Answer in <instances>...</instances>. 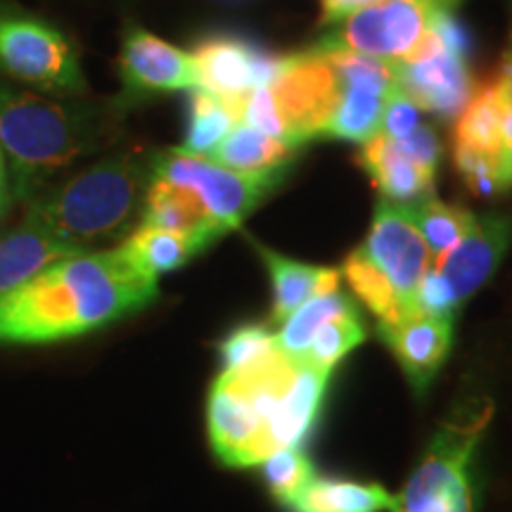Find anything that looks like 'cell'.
<instances>
[{"mask_svg":"<svg viewBox=\"0 0 512 512\" xmlns=\"http://www.w3.org/2000/svg\"><path fill=\"white\" fill-rule=\"evenodd\" d=\"M363 339H366V325H363L361 311H358L356 304L351 302L347 309H342L337 316H332L328 323L320 325V330L316 332V337L311 339L309 349H306V354L299 363H306V366L332 373V368H335L349 351H354Z\"/></svg>","mask_w":512,"mask_h":512,"instance_id":"obj_28","label":"cell"},{"mask_svg":"<svg viewBox=\"0 0 512 512\" xmlns=\"http://www.w3.org/2000/svg\"><path fill=\"white\" fill-rule=\"evenodd\" d=\"M396 145L406 152L408 157H413L415 162L427 166L430 171L439 169L441 162V140L432 126H427L425 121L415 128L408 138L396 140Z\"/></svg>","mask_w":512,"mask_h":512,"instance_id":"obj_37","label":"cell"},{"mask_svg":"<svg viewBox=\"0 0 512 512\" xmlns=\"http://www.w3.org/2000/svg\"><path fill=\"white\" fill-rule=\"evenodd\" d=\"M152 176L195 192L209 214L230 233L283 183L287 171L240 174L209 157L188 155L181 147H171L152 152Z\"/></svg>","mask_w":512,"mask_h":512,"instance_id":"obj_6","label":"cell"},{"mask_svg":"<svg viewBox=\"0 0 512 512\" xmlns=\"http://www.w3.org/2000/svg\"><path fill=\"white\" fill-rule=\"evenodd\" d=\"M287 143L302 147L323 138L339 100V76L332 57L316 46L285 55L271 83Z\"/></svg>","mask_w":512,"mask_h":512,"instance_id":"obj_7","label":"cell"},{"mask_svg":"<svg viewBox=\"0 0 512 512\" xmlns=\"http://www.w3.org/2000/svg\"><path fill=\"white\" fill-rule=\"evenodd\" d=\"M342 275L347 278L356 297L361 299V304H366V309L377 318V323H396V320L406 318L384 275L358 249L347 256Z\"/></svg>","mask_w":512,"mask_h":512,"instance_id":"obj_30","label":"cell"},{"mask_svg":"<svg viewBox=\"0 0 512 512\" xmlns=\"http://www.w3.org/2000/svg\"><path fill=\"white\" fill-rule=\"evenodd\" d=\"M512 242V216L484 214L451 252L432 261V271L444 285L448 304L458 311L472 294L494 278Z\"/></svg>","mask_w":512,"mask_h":512,"instance_id":"obj_14","label":"cell"},{"mask_svg":"<svg viewBox=\"0 0 512 512\" xmlns=\"http://www.w3.org/2000/svg\"><path fill=\"white\" fill-rule=\"evenodd\" d=\"M396 91H401L420 112H432L441 119H453L465 110L475 93L465 57L437 53L422 60L394 62Z\"/></svg>","mask_w":512,"mask_h":512,"instance_id":"obj_15","label":"cell"},{"mask_svg":"<svg viewBox=\"0 0 512 512\" xmlns=\"http://www.w3.org/2000/svg\"><path fill=\"white\" fill-rule=\"evenodd\" d=\"M207 427L211 448L228 467L261 465L275 453L266 422L256 413L245 389L226 373L211 384Z\"/></svg>","mask_w":512,"mask_h":512,"instance_id":"obj_12","label":"cell"},{"mask_svg":"<svg viewBox=\"0 0 512 512\" xmlns=\"http://www.w3.org/2000/svg\"><path fill=\"white\" fill-rule=\"evenodd\" d=\"M512 110V102L505 93L501 76L484 81L472 93L465 110L458 114L453 147L484 152V155H501L505 119Z\"/></svg>","mask_w":512,"mask_h":512,"instance_id":"obj_21","label":"cell"},{"mask_svg":"<svg viewBox=\"0 0 512 512\" xmlns=\"http://www.w3.org/2000/svg\"><path fill=\"white\" fill-rule=\"evenodd\" d=\"M159 278L121 247L67 256L0 294V344H50L105 328L150 306Z\"/></svg>","mask_w":512,"mask_h":512,"instance_id":"obj_1","label":"cell"},{"mask_svg":"<svg viewBox=\"0 0 512 512\" xmlns=\"http://www.w3.org/2000/svg\"><path fill=\"white\" fill-rule=\"evenodd\" d=\"M0 72L46 93L83 95L88 88L69 38L24 12H0Z\"/></svg>","mask_w":512,"mask_h":512,"instance_id":"obj_5","label":"cell"},{"mask_svg":"<svg viewBox=\"0 0 512 512\" xmlns=\"http://www.w3.org/2000/svg\"><path fill=\"white\" fill-rule=\"evenodd\" d=\"M297 152L299 147L283 138L238 124L211 152L209 159L240 174H273V171H290Z\"/></svg>","mask_w":512,"mask_h":512,"instance_id":"obj_23","label":"cell"},{"mask_svg":"<svg viewBox=\"0 0 512 512\" xmlns=\"http://www.w3.org/2000/svg\"><path fill=\"white\" fill-rule=\"evenodd\" d=\"M150 181L152 152L133 147L79 171L27 214L74 254L100 252L128 238L143 219Z\"/></svg>","mask_w":512,"mask_h":512,"instance_id":"obj_3","label":"cell"},{"mask_svg":"<svg viewBox=\"0 0 512 512\" xmlns=\"http://www.w3.org/2000/svg\"><path fill=\"white\" fill-rule=\"evenodd\" d=\"M10 200H12L10 174H8V164H5L3 150H0V214H5V209L10 207Z\"/></svg>","mask_w":512,"mask_h":512,"instance_id":"obj_40","label":"cell"},{"mask_svg":"<svg viewBox=\"0 0 512 512\" xmlns=\"http://www.w3.org/2000/svg\"><path fill=\"white\" fill-rule=\"evenodd\" d=\"M399 496L380 484L316 477L290 503L292 512H394Z\"/></svg>","mask_w":512,"mask_h":512,"instance_id":"obj_24","label":"cell"},{"mask_svg":"<svg viewBox=\"0 0 512 512\" xmlns=\"http://www.w3.org/2000/svg\"><path fill=\"white\" fill-rule=\"evenodd\" d=\"M275 349H278V344H275V335L268 325L247 323L223 339L219 344V356L223 370H235L252 366L259 358L273 354Z\"/></svg>","mask_w":512,"mask_h":512,"instance_id":"obj_32","label":"cell"},{"mask_svg":"<svg viewBox=\"0 0 512 512\" xmlns=\"http://www.w3.org/2000/svg\"><path fill=\"white\" fill-rule=\"evenodd\" d=\"M254 247L266 264L273 283V325H283L294 311L302 309L306 302L320 297V294L339 290L342 273L337 268L304 264V261L273 252L259 242H254Z\"/></svg>","mask_w":512,"mask_h":512,"instance_id":"obj_18","label":"cell"},{"mask_svg":"<svg viewBox=\"0 0 512 512\" xmlns=\"http://www.w3.org/2000/svg\"><path fill=\"white\" fill-rule=\"evenodd\" d=\"M453 318L415 313L396 323H377V335L392 351L408 382L418 394H425L444 366L453 344Z\"/></svg>","mask_w":512,"mask_h":512,"instance_id":"obj_16","label":"cell"},{"mask_svg":"<svg viewBox=\"0 0 512 512\" xmlns=\"http://www.w3.org/2000/svg\"><path fill=\"white\" fill-rule=\"evenodd\" d=\"M501 162H503V176L508 190H512V110L505 119V131H503V150H501Z\"/></svg>","mask_w":512,"mask_h":512,"instance_id":"obj_39","label":"cell"},{"mask_svg":"<svg viewBox=\"0 0 512 512\" xmlns=\"http://www.w3.org/2000/svg\"><path fill=\"white\" fill-rule=\"evenodd\" d=\"M351 304L349 294L342 290L320 294V297L306 302L302 309H297L290 318L285 320L283 328L275 335V344L292 361H302L306 349H309L311 339L316 337L320 325L328 323L332 316H337L339 311L347 309Z\"/></svg>","mask_w":512,"mask_h":512,"instance_id":"obj_29","label":"cell"},{"mask_svg":"<svg viewBox=\"0 0 512 512\" xmlns=\"http://www.w3.org/2000/svg\"><path fill=\"white\" fill-rule=\"evenodd\" d=\"M240 124H245L254 131L268 133V136L285 140V126L280 119L278 107H275L271 86H259L249 91L238 105Z\"/></svg>","mask_w":512,"mask_h":512,"instance_id":"obj_34","label":"cell"},{"mask_svg":"<svg viewBox=\"0 0 512 512\" xmlns=\"http://www.w3.org/2000/svg\"><path fill=\"white\" fill-rule=\"evenodd\" d=\"M430 29L434 31V34H437L441 46H444L448 53L470 60L472 46H475V41H472V34L467 31L465 24L460 22V19L453 15L451 10L437 5V8H434V12H432Z\"/></svg>","mask_w":512,"mask_h":512,"instance_id":"obj_35","label":"cell"},{"mask_svg":"<svg viewBox=\"0 0 512 512\" xmlns=\"http://www.w3.org/2000/svg\"><path fill=\"white\" fill-rule=\"evenodd\" d=\"M408 207L413 211L415 226H418L427 247H430L432 261L439 259L441 254L451 252L477 221V214H472L470 209L458 207V204H446L434 195L411 202Z\"/></svg>","mask_w":512,"mask_h":512,"instance_id":"obj_27","label":"cell"},{"mask_svg":"<svg viewBox=\"0 0 512 512\" xmlns=\"http://www.w3.org/2000/svg\"><path fill=\"white\" fill-rule=\"evenodd\" d=\"M238 105L240 102L221 100L200 88H192L188 133L181 150L188 155L209 157L221 145V140L240 124Z\"/></svg>","mask_w":512,"mask_h":512,"instance_id":"obj_26","label":"cell"},{"mask_svg":"<svg viewBox=\"0 0 512 512\" xmlns=\"http://www.w3.org/2000/svg\"><path fill=\"white\" fill-rule=\"evenodd\" d=\"M422 124L420 110L413 105L411 100L406 98L401 91H394L392 100L387 102V110H384L382 117V136L392 140H403L408 138Z\"/></svg>","mask_w":512,"mask_h":512,"instance_id":"obj_36","label":"cell"},{"mask_svg":"<svg viewBox=\"0 0 512 512\" xmlns=\"http://www.w3.org/2000/svg\"><path fill=\"white\" fill-rule=\"evenodd\" d=\"M434 8L437 5L430 0H377L320 36L313 46L389 64L401 62L427 34Z\"/></svg>","mask_w":512,"mask_h":512,"instance_id":"obj_8","label":"cell"},{"mask_svg":"<svg viewBox=\"0 0 512 512\" xmlns=\"http://www.w3.org/2000/svg\"><path fill=\"white\" fill-rule=\"evenodd\" d=\"M377 0H320V22L337 24L354 15V12L368 8Z\"/></svg>","mask_w":512,"mask_h":512,"instance_id":"obj_38","label":"cell"},{"mask_svg":"<svg viewBox=\"0 0 512 512\" xmlns=\"http://www.w3.org/2000/svg\"><path fill=\"white\" fill-rule=\"evenodd\" d=\"M328 370H320L306 363H297L294 377L287 389L280 415L273 427V441L278 448L302 446L316 425L320 408H323L325 389L330 382Z\"/></svg>","mask_w":512,"mask_h":512,"instance_id":"obj_22","label":"cell"},{"mask_svg":"<svg viewBox=\"0 0 512 512\" xmlns=\"http://www.w3.org/2000/svg\"><path fill=\"white\" fill-rule=\"evenodd\" d=\"M143 226H155L178 233H190L214 245L226 235V230L209 214L200 197L183 185L169 183L164 178L152 176L145 195Z\"/></svg>","mask_w":512,"mask_h":512,"instance_id":"obj_20","label":"cell"},{"mask_svg":"<svg viewBox=\"0 0 512 512\" xmlns=\"http://www.w3.org/2000/svg\"><path fill=\"white\" fill-rule=\"evenodd\" d=\"M119 79L126 105L150 95L197 88V69L188 50L176 48L143 27H128L121 38Z\"/></svg>","mask_w":512,"mask_h":512,"instance_id":"obj_13","label":"cell"},{"mask_svg":"<svg viewBox=\"0 0 512 512\" xmlns=\"http://www.w3.org/2000/svg\"><path fill=\"white\" fill-rule=\"evenodd\" d=\"M356 162L370 176L375 188L382 192L384 200L411 204L434 195L437 171L415 162L396 145V140L377 133L358 150Z\"/></svg>","mask_w":512,"mask_h":512,"instance_id":"obj_17","label":"cell"},{"mask_svg":"<svg viewBox=\"0 0 512 512\" xmlns=\"http://www.w3.org/2000/svg\"><path fill=\"white\" fill-rule=\"evenodd\" d=\"M275 501L285 508L316 479V470L302 446L278 448L259 465Z\"/></svg>","mask_w":512,"mask_h":512,"instance_id":"obj_31","label":"cell"},{"mask_svg":"<svg viewBox=\"0 0 512 512\" xmlns=\"http://www.w3.org/2000/svg\"><path fill=\"white\" fill-rule=\"evenodd\" d=\"M133 264L143 268L145 273L159 278L162 273L176 271L195 259L197 254L211 247L207 240L178 230H166L155 226H140L119 245Z\"/></svg>","mask_w":512,"mask_h":512,"instance_id":"obj_25","label":"cell"},{"mask_svg":"<svg viewBox=\"0 0 512 512\" xmlns=\"http://www.w3.org/2000/svg\"><path fill=\"white\" fill-rule=\"evenodd\" d=\"M501 81H503V88L505 93H508V98L512 102V38H510V48L508 53H505V60H503V69H501Z\"/></svg>","mask_w":512,"mask_h":512,"instance_id":"obj_41","label":"cell"},{"mask_svg":"<svg viewBox=\"0 0 512 512\" xmlns=\"http://www.w3.org/2000/svg\"><path fill=\"white\" fill-rule=\"evenodd\" d=\"M67 256H74L72 249L64 247L34 216L27 214L22 226L0 238V294L24 285Z\"/></svg>","mask_w":512,"mask_h":512,"instance_id":"obj_19","label":"cell"},{"mask_svg":"<svg viewBox=\"0 0 512 512\" xmlns=\"http://www.w3.org/2000/svg\"><path fill=\"white\" fill-rule=\"evenodd\" d=\"M453 162L467 188L477 197H496L508 192L501 155H484L467 147H453Z\"/></svg>","mask_w":512,"mask_h":512,"instance_id":"obj_33","label":"cell"},{"mask_svg":"<svg viewBox=\"0 0 512 512\" xmlns=\"http://www.w3.org/2000/svg\"><path fill=\"white\" fill-rule=\"evenodd\" d=\"M190 55L197 69V88L230 102H240L259 86H271L285 60V55H273L259 43L233 34L204 36Z\"/></svg>","mask_w":512,"mask_h":512,"instance_id":"obj_11","label":"cell"},{"mask_svg":"<svg viewBox=\"0 0 512 512\" xmlns=\"http://www.w3.org/2000/svg\"><path fill=\"white\" fill-rule=\"evenodd\" d=\"M358 252L384 275L399 299L403 316H415L418 290L432 268V254L415 226L411 207L382 197L375 207L368 238Z\"/></svg>","mask_w":512,"mask_h":512,"instance_id":"obj_9","label":"cell"},{"mask_svg":"<svg viewBox=\"0 0 512 512\" xmlns=\"http://www.w3.org/2000/svg\"><path fill=\"white\" fill-rule=\"evenodd\" d=\"M491 415L494 406L486 399L467 401L448 415L401 491L394 512H475L472 463Z\"/></svg>","mask_w":512,"mask_h":512,"instance_id":"obj_4","label":"cell"},{"mask_svg":"<svg viewBox=\"0 0 512 512\" xmlns=\"http://www.w3.org/2000/svg\"><path fill=\"white\" fill-rule=\"evenodd\" d=\"M323 50V48H318ZM339 76V100L323 138L368 143L382 128L387 102L396 91L394 69L373 57L325 50Z\"/></svg>","mask_w":512,"mask_h":512,"instance_id":"obj_10","label":"cell"},{"mask_svg":"<svg viewBox=\"0 0 512 512\" xmlns=\"http://www.w3.org/2000/svg\"><path fill=\"white\" fill-rule=\"evenodd\" d=\"M124 100L76 102L0 86V150L12 192L31 200L57 171L114 143Z\"/></svg>","mask_w":512,"mask_h":512,"instance_id":"obj_2","label":"cell"}]
</instances>
